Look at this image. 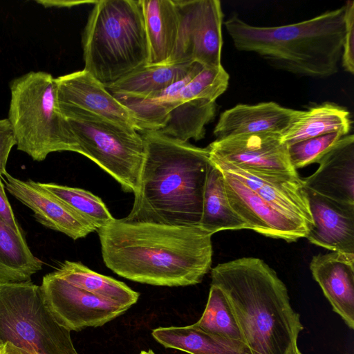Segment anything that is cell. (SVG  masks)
Returning a JSON list of instances; mask_svg holds the SVG:
<instances>
[{"label":"cell","mask_w":354,"mask_h":354,"mask_svg":"<svg viewBox=\"0 0 354 354\" xmlns=\"http://www.w3.org/2000/svg\"><path fill=\"white\" fill-rule=\"evenodd\" d=\"M97 232L106 266L131 281L187 286L201 283L211 270L213 234L200 226L115 218Z\"/></svg>","instance_id":"6da1fadb"},{"label":"cell","mask_w":354,"mask_h":354,"mask_svg":"<svg viewBox=\"0 0 354 354\" xmlns=\"http://www.w3.org/2000/svg\"><path fill=\"white\" fill-rule=\"evenodd\" d=\"M145 157L127 222L199 226L206 178L212 165L207 148L142 131Z\"/></svg>","instance_id":"7a4b0ae2"},{"label":"cell","mask_w":354,"mask_h":354,"mask_svg":"<svg viewBox=\"0 0 354 354\" xmlns=\"http://www.w3.org/2000/svg\"><path fill=\"white\" fill-rule=\"evenodd\" d=\"M211 285L225 294L253 354H297L304 329L288 290L262 259L242 257L218 264Z\"/></svg>","instance_id":"3957f363"},{"label":"cell","mask_w":354,"mask_h":354,"mask_svg":"<svg viewBox=\"0 0 354 354\" xmlns=\"http://www.w3.org/2000/svg\"><path fill=\"white\" fill-rule=\"evenodd\" d=\"M344 6L311 19L278 26H252L236 15L224 25L234 46L253 52L276 68L311 77L338 72L342 57Z\"/></svg>","instance_id":"277c9868"},{"label":"cell","mask_w":354,"mask_h":354,"mask_svg":"<svg viewBox=\"0 0 354 354\" xmlns=\"http://www.w3.org/2000/svg\"><path fill=\"white\" fill-rule=\"evenodd\" d=\"M82 46L84 70L106 88L147 65L148 44L139 0L96 1Z\"/></svg>","instance_id":"5b68a950"},{"label":"cell","mask_w":354,"mask_h":354,"mask_svg":"<svg viewBox=\"0 0 354 354\" xmlns=\"http://www.w3.org/2000/svg\"><path fill=\"white\" fill-rule=\"evenodd\" d=\"M8 120L18 150L35 161L53 152L80 153L79 145L62 113L55 77L44 71H30L10 83Z\"/></svg>","instance_id":"8992f818"},{"label":"cell","mask_w":354,"mask_h":354,"mask_svg":"<svg viewBox=\"0 0 354 354\" xmlns=\"http://www.w3.org/2000/svg\"><path fill=\"white\" fill-rule=\"evenodd\" d=\"M6 342L30 354H79L71 331L55 322L32 281H0V345Z\"/></svg>","instance_id":"52a82bcc"},{"label":"cell","mask_w":354,"mask_h":354,"mask_svg":"<svg viewBox=\"0 0 354 354\" xmlns=\"http://www.w3.org/2000/svg\"><path fill=\"white\" fill-rule=\"evenodd\" d=\"M59 108L79 145L80 154L111 176L124 192L134 194L145 157L142 135L75 107Z\"/></svg>","instance_id":"ba28073f"},{"label":"cell","mask_w":354,"mask_h":354,"mask_svg":"<svg viewBox=\"0 0 354 354\" xmlns=\"http://www.w3.org/2000/svg\"><path fill=\"white\" fill-rule=\"evenodd\" d=\"M179 28L176 44L167 64L198 62L220 67L223 13L218 0H174Z\"/></svg>","instance_id":"9c48e42d"},{"label":"cell","mask_w":354,"mask_h":354,"mask_svg":"<svg viewBox=\"0 0 354 354\" xmlns=\"http://www.w3.org/2000/svg\"><path fill=\"white\" fill-rule=\"evenodd\" d=\"M39 286L48 310L69 331L102 326L129 309L77 288L53 272L43 277Z\"/></svg>","instance_id":"30bf717a"},{"label":"cell","mask_w":354,"mask_h":354,"mask_svg":"<svg viewBox=\"0 0 354 354\" xmlns=\"http://www.w3.org/2000/svg\"><path fill=\"white\" fill-rule=\"evenodd\" d=\"M209 159L245 169L297 175L281 134H242L216 139L207 147Z\"/></svg>","instance_id":"8fae6325"},{"label":"cell","mask_w":354,"mask_h":354,"mask_svg":"<svg viewBox=\"0 0 354 354\" xmlns=\"http://www.w3.org/2000/svg\"><path fill=\"white\" fill-rule=\"evenodd\" d=\"M220 170L229 203L248 230L288 242L306 237L310 227L305 222L278 209L229 172Z\"/></svg>","instance_id":"7c38bea8"},{"label":"cell","mask_w":354,"mask_h":354,"mask_svg":"<svg viewBox=\"0 0 354 354\" xmlns=\"http://www.w3.org/2000/svg\"><path fill=\"white\" fill-rule=\"evenodd\" d=\"M6 189L33 212L42 225L69 236L73 240L84 238L96 231L89 223L39 182L22 180L8 172L1 176Z\"/></svg>","instance_id":"4fadbf2b"},{"label":"cell","mask_w":354,"mask_h":354,"mask_svg":"<svg viewBox=\"0 0 354 354\" xmlns=\"http://www.w3.org/2000/svg\"><path fill=\"white\" fill-rule=\"evenodd\" d=\"M55 80L59 105L75 107L138 131L129 109L85 70Z\"/></svg>","instance_id":"5bb4252c"},{"label":"cell","mask_w":354,"mask_h":354,"mask_svg":"<svg viewBox=\"0 0 354 354\" xmlns=\"http://www.w3.org/2000/svg\"><path fill=\"white\" fill-rule=\"evenodd\" d=\"M211 162L244 183L272 206L305 222L310 229L313 220L308 201L303 180L299 174L261 172Z\"/></svg>","instance_id":"9a60e30c"},{"label":"cell","mask_w":354,"mask_h":354,"mask_svg":"<svg viewBox=\"0 0 354 354\" xmlns=\"http://www.w3.org/2000/svg\"><path fill=\"white\" fill-rule=\"evenodd\" d=\"M305 189L313 220L306 238L330 251L354 254V204Z\"/></svg>","instance_id":"2e32d148"},{"label":"cell","mask_w":354,"mask_h":354,"mask_svg":"<svg viewBox=\"0 0 354 354\" xmlns=\"http://www.w3.org/2000/svg\"><path fill=\"white\" fill-rule=\"evenodd\" d=\"M310 269L333 310L354 329V254H319L312 258Z\"/></svg>","instance_id":"e0dca14e"},{"label":"cell","mask_w":354,"mask_h":354,"mask_svg":"<svg viewBox=\"0 0 354 354\" xmlns=\"http://www.w3.org/2000/svg\"><path fill=\"white\" fill-rule=\"evenodd\" d=\"M305 188L334 201L354 204V136L348 134L326 152Z\"/></svg>","instance_id":"ac0fdd59"},{"label":"cell","mask_w":354,"mask_h":354,"mask_svg":"<svg viewBox=\"0 0 354 354\" xmlns=\"http://www.w3.org/2000/svg\"><path fill=\"white\" fill-rule=\"evenodd\" d=\"M301 111L281 106L274 102L239 104L221 114L214 134L216 139L262 133L282 135Z\"/></svg>","instance_id":"d6986e66"},{"label":"cell","mask_w":354,"mask_h":354,"mask_svg":"<svg viewBox=\"0 0 354 354\" xmlns=\"http://www.w3.org/2000/svg\"><path fill=\"white\" fill-rule=\"evenodd\" d=\"M148 44V65L167 64L177 41L179 17L174 0H139Z\"/></svg>","instance_id":"ffe728a7"},{"label":"cell","mask_w":354,"mask_h":354,"mask_svg":"<svg viewBox=\"0 0 354 354\" xmlns=\"http://www.w3.org/2000/svg\"><path fill=\"white\" fill-rule=\"evenodd\" d=\"M351 127V113L346 109L331 102H324L308 111H301L281 135V140L288 146L333 133L346 136Z\"/></svg>","instance_id":"44dd1931"},{"label":"cell","mask_w":354,"mask_h":354,"mask_svg":"<svg viewBox=\"0 0 354 354\" xmlns=\"http://www.w3.org/2000/svg\"><path fill=\"white\" fill-rule=\"evenodd\" d=\"M196 62L146 65L106 87L113 95L143 98L183 80Z\"/></svg>","instance_id":"7402d4cb"},{"label":"cell","mask_w":354,"mask_h":354,"mask_svg":"<svg viewBox=\"0 0 354 354\" xmlns=\"http://www.w3.org/2000/svg\"><path fill=\"white\" fill-rule=\"evenodd\" d=\"M53 273L89 293L128 308L140 296L124 283L97 273L80 262L66 260Z\"/></svg>","instance_id":"603a6c76"},{"label":"cell","mask_w":354,"mask_h":354,"mask_svg":"<svg viewBox=\"0 0 354 354\" xmlns=\"http://www.w3.org/2000/svg\"><path fill=\"white\" fill-rule=\"evenodd\" d=\"M43 264L30 250L24 233L17 232L0 218V281H30Z\"/></svg>","instance_id":"cb8c5ba5"},{"label":"cell","mask_w":354,"mask_h":354,"mask_svg":"<svg viewBox=\"0 0 354 354\" xmlns=\"http://www.w3.org/2000/svg\"><path fill=\"white\" fill-rule=\"evenodd\" d=\"M199 226L212 234L223 230L248 229L232 208L223 174L212 162L206 178Z\"/></svg>","instance_id":"d4e9b609"},{"label":"cell","mask_w":354,"mask_h":354,"mask_svg":"<svg viewBox=\"0 0 354 354\" xmlns=\"http://www.w3.org/2000/svg\"><path fill=\"white\" fill-rule=\"evenodd\" d=\"M216 106L215 102L205 99L185 102L169 112L162 127L156 131L182 142L200 140L205 137V126L214 118Z\"/></svg>","instance_id":"484cf974"},{"label":"cell","mask_w":354,"mask_h":354,"mask_svg":"<svg viewBox=\"0 0 354 354\" xmlns=\"http://www.w3.org/2000/svg\"><path fill=\"white\" fill-rule=\"evenodd\" d=\"M194 324L220 338L245 344L231 305L224 292L216 286L211 285L205 310Z\"/></svg>","instance_id":"4316f807"},{"label":"cell","mask_w":354,"mask_h":354,"mask_svg":"<svg viewBox=\"0 0 354 354\" xmlns=\"http://www.w3.org/2000/svg\"><path fill=\"white\" fill-rule=\"evenodd\" d=\"M39 184L71 207L96 231L115 219L104 202L87 190L54 183Z\"/></svg>","instance_id":"83f0119b"},{"label":"cell","mask_w":354,"mask_h":354,"mask_svg":"<svg viewBox=\"0 0 354 354\" xmlns=\"http://www.w3.org/2000/svg\"><path fill=\"white\" fill-rule=\"evenodd\" d=\"M344 136L338 133L325 134L299 141L288 145L289 159L297 170L313 163H317Z\"/></svg>","instance_id":"f1b7e54d"},{"label":"cell","mask_w":354,"mask_h":354,"mask_svg":"<svg viewBox=\"0 0 354 354\" xmlns=\"http://www.w3.org/2000/svg\"><path fill=\"white\" fill-rule=\"evenodd\" d=\"M345 32L343 41L342 64L344 70L354 73V1H347L344 5Z\"/></svg>","instance_id":"f546056e"},{"label":"cell","mask_w":354,"mask_h":354,"mask_svg":"<svg viewBox=\"0 0 354 354\" xmlns=\"http://www.w3.org/2000/svg\"><path fill=\"white\" fill-rule=\"evenodd\" d=\"M16 145V140L12 126L8 118L0 120V176L4 175L9 154Z\"/></svg>","instance_id":"4dcf8cb0"},{"label":"cell","mask_w":354,"mask_h":354,"mask_svg":"<svg viewBox=\"0 0 354 354\" xmlns=\"http://www.w3.org/2000/svg\"><path fill=\"white\" fill-rule=\"evenodd\" d=\"M0 218L18 232H23L7 198L5 186L0 176Z\"/></svg>","instance_id":"1f68e13d"},{"label":"cell","mask_w":354,"mask_h":354,"mask_svg":"<svg viewBox=\"0 0 354 354\" xmlns=\"http://www.w3.org/2000/svg\"><path fill=\"white\" fill-rule=\"evenodd\" d=\"M0 354H30L10 342L5 343L0 348Z\"/></svg>","instance_id":"d6a6232c"},{"label":"cell","mask_w":354,"mask_h":354,"mask_svg":"<svg viewBox=\"0 0 354 354\" xmlns=\"http://www.w3.org/2000/svg\"><path fill=\"white\" fill-rule=\"evenodd\" d=\"M140 354H156L153 351L149 349L148 351H142Z\"/></svg>","instance_id":"836d02e7"},{"label":"cell","mask_w":354,"mask_h":354,"mask_svg":"<svg viewBox=\"0 0 354 354\" xmlns=\"http://www.w3.org/2000/svg\"><path fill=\"white\" fill-rule=\"evenodd\" d=\"M297 354H301V353L300 352V351L299 349L297 350Z\"/></svg>","instance_id":"e575fe53"},{"label":"cell","mask_w":354,"mask_h":354,"mask_svg":"<svg viewBox=\"0 0 354 354\" xmlns=\"http://www.w3.org/2000/svg\"><path fill=\"white\" fill-rule=\"evenodd\" d=\"M1 346H1V345H0V348H1Z\"/></svg>","instance_id":"d590c367"}]
</instances>
